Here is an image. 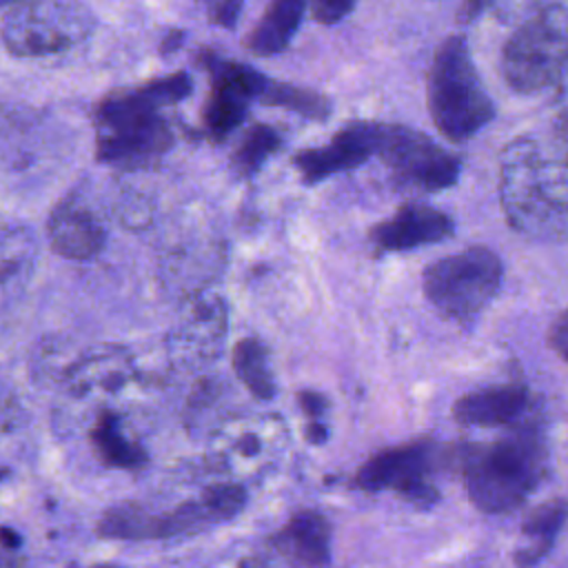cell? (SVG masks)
<instances>
[{"label": "cell", "mask_w": 568, "mask_h": 568, "mask_svg": "<svg viewBox=\"0 0 568 568\" xmlns=\"http://www.w3.org/2000/svg\"><path fill=\"white\" fill-rule=\"evenodd\" d=\"M504 277L499 255L488 246H468L424 268V295L446 317L475 320L497 295Z\"/></svg>", "instance_id": "cell-5"}, {"label": "cell", "mask_w": 568, "mask_h": 568, "mask_svg": "<svg viewBox=\"0 0 568 568\" xmlns=\"http://www.w3.org/2000/svg\"><path fill=\"white\" fill-rule=\"evenodd\" d=\"M357 0H308L311 13L317 22L322 24H335L339 20H344Z\"/></svg>", "instance_id": "cell-24"}, {"label": "cell", "mask_w": 568, "mask_h": 568, "mask_svg": "<svg viewBox=\"0 0 568 568\" xmlns=\"http://www.w3.org/2000/svg\"><path fill=\"white\" fill-rule=\"evenodd\" d=\"M566 517H568V501L564 499H550L537 506L521 524V546L515 552L517 566L526 568L537 564L552 548Z\"/></svg>", "instance_id": "cell-17"}, {"label": "cell", "mask_w": 568, "mask_h": 568, "mask_svg": "<svg viewBox=\"0 0 568 568\" xmlns=\"http://www.w3.org/2000/svg\"><path fill=\"white\" fill-rule=\"evenodd\" d=\"M377 158L388 166L395 184L422 193L453 186L462 171V160L455 153L404 124H382Z\"/></svg>", "instance_id": "cell-8"}, {"label": "cell", "mask_w": 568, "mask_h": 568, "mask_svg": "<svg viewBox=\"0 0 568 568\" xmlns=\"http://www.w3.org/2000/svg\"><path fill=\"white\" fill-rule=\"evenodd\" d=\"M182 38H184V33L182 31H171L166 38H164V42H162V53H169V51H173V49H178L180 47V42H182Z\"/></svg>", "instance_id": "cell-31"}, {"label": "cell", "mask_w": 568, "mask_h": 568, "mask_svg": "<svg viewBox=\"0 0 568 568\" xmlns=\"http://www.w3.org/2000/svg\"><path fill=\"white\" fill-rule=\"evenodd\" d=\"M11 2H22V0H2V4H4V7H9Z\"/></svg>", "instance_id": "cell-32"}, {"label": "cell", "mask_w": 568, "mask_h": 568, "mask_svg": "<svg viewBox=\"0 0 568 568\" xmlns=\"http://www.w3.org/2000/svg\"><path fill=\"white\" fill-rule=\"evenodd\" d=\"M379 131V122H348L326 144L295 153L293 164L306 184H315L335 173L357 169L371 155H377Z\"/></svg>", "instance_id": "cell-11"}, {"label": "cell", "mask_w": 568, "mask_h": 568, "mask_svg": "<svg viewBox=\"0 0 568 568\" xmlns=\"http://www.w3.org/2000/svg\"><path fill=\"white\" fill-rule=\"evenodd\" d=\"M204 2L209 7V20L224 29L235 27L244 4V0H204Z\"/></svg>", "instance_id": "cell-25"}, {"label": "cell", "mask_w": 568, "mask_h": 568, "mask_svg": "<svg viewBox=\"0 0 568 568\" xmlns=\"http://www.w3.org/2000/svg\"><path fill=\"white\" fill-rule=\"evenodd\" d=\"M233 368L240 382L257 399H271L275 395V382L268 366V355L260 339L244 337L233 346Z\"/></svg>", "instance_id": "cell-19"}, {"label": "cell", "mask_w": 568, "mask_h": 568, "mask_svg": "<svg viewBox=\"0 0 568 568\" xmlns=\"http://www.w3.org/2000/svg\"><path fill=\"white\" fill-rule=\"evenodd\" d=\"M264 104L271 106H280L286 111H293L297 115H304L308 120H326L331 115V102L326 95L304 89V87H295L288 82H275V80H266L262 98Z\"/></svg>", "instance_id": "cell-21"}, {"label": "cell", "mask_w": 568, "mask_h": 568, "mask_svg": "<svg viewBox=\"0 0 568 568\" xmlns=\"http://www.w3.org/2000/svg\"><path fill=\"white\" fill-rule=\"evenodd\" d=\"M528 408V388L519 382H508L462 395L453 404V417L464 426H506L524 417Z\"/></svg>", "instance_id": "cell-15"}, {"label": "cell", "mask_w": 568, "mask_h": 568, "mask_svg": "<svg viewBox=\"0 0 568 568\" xmlns=\"http://www.w3.org/2000/svg\"><path fill=\"white\" fill-rule=\"evenodd\" d=\"M544 149L537 140L519 135L499 155V202L510 229L521 235H555L564 224L552 213L541 184Z\"/></svg>", "instance_id": "cell-6"}, {"label": "cell", "mask_w": 568, "mask_h": 568, "mask_svg": "<svg viewBox=\"0 0 568 568\" xmlns=\"http://www.w3.org/2000/svg\"><path fill=\"white\" fill-rule=\"evenodd\" d=\"M197 62L211 78V91L202 109V126L213 142H222L244 122L251 100L262 98L268 78L248 64L226 60L213 51H202Z\"/></svg>", "instance_id": "cell-9"}, {"label": "cell", "mask_w": 568, "mask_h": 568, "mask_svg": "<svg viewBox=\"0 0 568 568\" xmlns=\"http://www.w3.org/2000/svg\"><path fill=\"white\" fill-rule=\"evenodd\" d=\"M268 546L284 568H326L331 559V526L322 513L302 510L268 539Z\"/></svg>", "instance_id": "cell-13"}, {"label": "cell", "mask_w": 568, "mask_h": 568, "mask_svg": "<svg viewBox=\"0 0 568 568\" xmlns=\"http://www.w3.org/2000/svg\"><path fill=\"white\" fill-rule=\"evenodd\" d=\"M98 532L109 539H160L164 537V515L151 513L138 501H122L102 515Z\"/></svg>", "instance_id": "cell-18"}, {"label": "cell", "mask_w": 568, "mask_h": 568, "mask_svg": "<svg viewBox=\"0 0 568 568\" xmlns=\"http://www.w3.org/2000/svg\"><path fill=\"white\" fill-rule=\"evenodd\" d=\"M300 404H302V408H304V413H306V415L317 417V415L322 413V404H324V399H322L317 393L304 390V393H300Z\"/></svg>", "instance_id": "cell-30"}, {"label": "cell", "mask_w": 568, "mask_h": 568, "mask_svg": "<svg viewBox=\"0 0 568 568\" xmlns=\"http://www.w3.org/2000/svg\"><path fill=\"white\" fill-rule=\"evenodd\" d=\"M546 339H548V346L555 351V355L568 364V308L559 311L557 317L550 322Z\"/></svg>", "instance_id": "cell-26"}, {"label": "cell", "mask_w": 568, "mask_h": 568, "mask_svg": "<svg viewBox=\"0 0 568 568\" xmlns=\"http://www.w3.org/2000/svg\"><path fill=\"white\" fill-rule=\"evenodd\" d=\"M202 499L209 504L215 517L224 521L235 517L244 508L246 493L242 486H235V484H215L202 493Z\"/></svg>", "instance_id": "cell-23"}, {"label": "cell", "mask_w": 568, "mask_h": 568, "mask_svg": "<svg viewBox=\"0 0 568 568\" xmlns=\"http://www.w3.org/2000/svg\"><path fill=\"white\" fill-rule=\"evenodd\" d=\"M91 442H93V450L98 453V457L109 466L138 468L146 462L144 450L124 437V433L120 430L113 415L100 417V422L91 430Z\"/></svg>", "instance_id": "cell-20"}, {"label": "cell", "mask_w": 568, "mask_h": 568, "mask_svg": "<svg viewBox=\"0 0 568 568\" xmlns=\"http://www.w3.org/2000/svg\"><path fill=\"white\" fill-rule=\"evenodd\" d=\"M280 144H282V138L273 126L253 124L231 155L233 171L242 178L255 175L262 169V164L280 149Z\"/></svg>", "instance_id": "cell-22"}, {"label": "cell", "mask_w": 568, "mask_h": 568, "mask_svg": "<svg viewBox=\"0 0 568 568\" xmlns=\"http://www.w3.org/2000/svg\"><path fill=\"white\" fill-rule=\"evenodd\" d=\"M453 235V220L428 204L408 202L390 217L371 229V242L379 253L413 251L419 246L437 244Z\"/></svg>", "instance_id": "cell-12"}, {"label": "cell", "mask_w": 568, "mask_h": 568, "mask_svg": "<svg viewBox=\"0 0 568 568\" xmlns=\"http://www.w3.org/2000/svg\"><path fill=\"white\" fill-rule=\"evenodd\" d=\"M484 11H490V0H462L457 20H459V24H470Z\"/></svg>", "instance_id": "cell-27"}, {"label": "cell", "mask_w": 568, "mask_h": 568, "mask_svg": "<svg viewBox=\"0 0 568 568\" xmlns=\"http://www.w3.org/2000/svg\"><path fill=\"white\" fill-rule=\"evenodd\" d=\"M191 89L189 73L180 71L109 93L93 113L98 160L118 169L158 162L173 144V133L160 111L184 100Z\"/></svg>", "instance_id": "cell-1"}, {"label": "cell", "mask_w": 568, "mask_h": 568, "mask_svg": "<svg viewBox=\"0 0 568 568\" xmlns=\"http://www.w3.org/2000/svg\"><path fill=\"white\" fill-rule=\"evenodd\" d=\"M51 248L69 260H91L104 246V229L91 209L75 197L62 200L47 222Z\"/></svg>", "instance_id": "cell-14"}, {"label": "cell", "mask_w": 568, "mask_h": 568, "mask_svg": "<svg viewBox=\"0 0 568 568\" xmlns=\"http://www.w3.org/2000/svg\"><path fill=\"white\" fill-rule=\"evenodd\" d=\"M462 470L470 501L484 513L517 508L544 470L541 439L532 428H517L490 444L466 446Z\"/></svg>", "instance_id": "cell-2"}, {"label": "cell", "mask_w": 568, "mask_h": 568, "mask_svg": "<svg viewBox=\"0 0 568 568\" xmlns=\"http://www.w3.org/2000/svg\"><path fill=\"white\" fill-rule=\"evenodd\" d=\"M506 84L524 95L555 89L568 75V9H535L501 49Z\"/></svg>", "instance_id": "cell-4"}, {"label": "cell", "mask_w": 568, "mask_h": 568, "mask_svg": "<svg viewBox=\"0 0 568 568\" xmlns=\"http://www.w3.org/2000/svg\"><path fill=\"white\" fill-rule=\"evenodd\" d=\"M89 29L91 16L84 7L64 0H22L4 11L2 42L13 55L40 58L73 47Z\"/></svg>", "instance_id": "cell-7"}, {"label": "cell", "mask_w": 568, "mask_h": 568, "mask_svg": "<svg viewBox=\"0 0 568 568\" xmlns=\"http://www.w3.org/2000/svg\"><path fill=\"white\" fill-rule=\"evenodd\" d=\"M426 100L433 124L450 142H466L493 118L495 104L475 69L464 36H448L435 51Z\"/></svg>", "instance_id": "cell-3"}, {"label": "cell", "mask_w": 568, "mask_h": 568, "mask_svg": "<svg viewBox=\"0 0 568 568\" xmlns=\"http://www.w3.org/2000/svg\"><path fill=\"white\" fill-rule=\"evenodd\" d=\"M552 140L559 151H568V106L559 109L552 118Z\"/></svg>", "instance_id": "cell-28"}, {"label": "cell", "mask_w": 568, "mask_h": 568, "mask_svg": "<svg viewBox=\"0 0 568 568\" xmlns=\"http://www.w3.org/2000/svg\"><path fill=\"white\" fill-rule=\"evenodd\" d=\"M435 457V442L430 439L384 448L362 464L353 484L368 493L395 490L419 506H428L437 499V488L430 484Z\"/></svg>", "instance_id": "cell-10"}, {"label": "cell", "mask_w": 568, "mask_h": 568, "mask_svg": "<svg viewBox=\"0 0 568 568\" xmlns=\"http://www.w3.org/2000/svg\"><path fill=\"white\" fill-rule=\"evenodd\" d=\"M521 7H524V0H490V11L499 20H510Z\"/></svg>", "instance_id": "cell-29"}, {"label": "cell", "mask_w": 568, "mask_h": 568, "mask_svg": "<svg viewBox=\"0 0 568 568\" xmlns=\"http://www.w3.org/2000/svg\"><path fill=\"white\" fill-rule=\"evenodd\" d=\"M308 0H268L262 18L246 36V49L257 58L282 53L304 18Z\"/></svg>", "instance_id": "cell-16"}, {"label": "cell", "mask_w": 568, "mask_h": 568, "mask_svg": "<svg viewBox=\"0 0 568 568\" xmlns=\"http://www.w3.org/2000/svg\"><path fill=\"white\" fill-rule=\"evenodd\" d=\"M93 568H120V566H109V564H106V566H93Z\"/></svg>", "instance_id": "cell-33"}]
</instances>
